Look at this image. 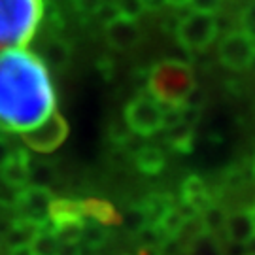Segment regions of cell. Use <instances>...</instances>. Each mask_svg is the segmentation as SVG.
<instances>
[{
    "instance_id": "6da1fadb",
    "label": "cell",
    "mask_w": 255,
    "mask_h": 255,
    "mask_svg": "<svg viewBox=\"0 0 255 255\" xmlns=\"http://www.w3.org/2000/svg\"><path fill=\"white\" fill-rule=\"evenodd\" d=\"M57 112L49 68L28 49L0 53V128L23 134Z\"/></svg>"
},
{
    "instance_id": "7a4b0ae2",
    "label": "cell",
    "mask_w": 255,
    "mask_h": 255,
    "mask_svg": "<svg viewBox=\"0 0 255 255\" xmlns=\"http://www.w3.org/2000/svg\"><path fill=\"white\" fill-rule=\"evenodd\" d=\"M46 15V0H0V51L23 49Z\"/></svg>"
},
{
    "instance_id": "3957f363",
    "label": "cell",
    "mask_w": 255,
    "mask_h": 255,
    "mask_svg": "<svg viewBox=\"0 0 255 255\" xmlns=\"http://www.w3.org/2000/svg\"><path fill=\"white\" fill-rule=\"evenodd\" d=\"M147 85L159 104L180 106L195 89L193 68L183 61H161L151 68L147 76Z\"/></svg>"
},
{
    "instance_id": "277c9868",
    "label": "cell",
    "mask_w": 255,
    "mask_h": 255,
    "mask_svg": "<svg viewBox=\"0 0 255 255\" xmlns=\"http://www.w3.org/2000/svg\"><path fill=\"white\" fill-rule=\"evenodd\" d=\"M218 36V21L210 13L191 11L189 15L178 21L176 40L180 47L187 51H202Z\"/></svg>"
},
{
    "instance_id": "5b68a950",
    "label": "cell",
    "mask_w": 255,
    "mask_h": 255,
    "mask_svg": "<svg viewBox=\"0 0 255 255\" xmlns=\"http://www.w3.org/2000/svg\"><path fill=\"white\" fill-rule=\"evenodd\" d=\"M55 197L49 193V189L42 187H25L21 189L15 199V212L17 221H25L34 227L42 229L51 225V208H53Z\"/></svg>"
},
{
    "instance_id": "8992f818",
    "label": "cell",
    "mask_w": 255,
    "mask_h": 255,
    "mask_svg": "<svg viewBox=\"0 0 255 255\" xmlns=\"http://www.w3.org/2000/svg\"><path fill=\"white\" fill-rule=\"evenodd\" d=\"M163 106L151 97H136L125 110V125L140 136H151L161 130Z\"/></svg>"
},
{
    "instance_id": "52a82bcc",
    "label": "cell",
    "mask_w": 255,
    "mask_h": 255,
    "mask_svg": "<svg viewBox=\"0 0 255 255\" xmlns=\"http://www.w3.org/2000/svg\"><path fill=\"white\" fill-rule=\"evenodd\" d=\"M68 134V125L57 112L46 121H42L40 125L30 128L27 132H23V142L25 146L34 149L38 153H49L64 142V138Z\"/></svg>"
},
{
    "instance_id": "ba28073f",
    "label": "cell",
    "mask_w": 255,
    "mask_h": 255,
    "mask_svg": "<svg viewBox=\"0 0 255 255\" xmlns=\"http://www.w3.org/2000/svg\"><path fill=\"white\" fill-rule=\"evenodd\" d=\"M255 51V44L252 38H248L242 30L229 32L219 44V61L229 70H244L250 64V59Z\"/></svg>"
},
{
    "instance_id": "9c48e42d",
    "label": "cell",
    "mask_w": 255,
    "mask_h": 255,
    "mask_svg": "<svg viewBox=\"0 0 255 255\" xmlns=\"http://www.w3.org/2000/svg\"><path fill=\"white\" fill-rule=\"evenodd\" d=\"M104 34H106V40L112 47H116L119 51H127L140 42L142 30H140L136 21L119 15L114 21H110L108 25H104Z\"/></svg>"
},
{
    "instance_id": "30bf717a",
    "label": "cell",
    "mask_w": 255,
    "mask_h": 255,
    "mask_svg": "<svg viewBox=\"0 0 255 255\" xmlns=\"http://www.w3.org/2000/svg\"><path fill=\"white\" fill-rule=\"evenodd\" d=\"M28 159L30 157L27 151L17 149L8 163L0 168V176L9 187H15L21 191L28 185Z\"/></svg>"
},
{
    "instance_id": "8fae6325",
    "label": "cell",
    "mask_w": 255,
    "mask_h": 255,
    "mask_svg": "<svg viewBox=\"0 0 255 255\" xmlns=\"http://www.w3.org/2000/svg\"><path fill=\"white\" fill-rule=\"evenodd\" d=\"M182 199L187 206H191L197 214H201L208 204H212L208 187L199 176H187L182 185Z\"/></svg>"
},
{
    "instance_id": "7c38bea8",
    "label": "cell",
    "mask_w": 255,
    "mask_h": 255,
    "mask_svg": "<svg viewBox=\"0 0 255 255\" xmlns=\"http://www.w3.org/2000/svg\"><path fill=\"white\" fill-rule=\"evenodd\" d=\"M82 210L83 218L99 221L102 225H119L121 223V216L118 214V210L114 208L110 202L102 201V199H87L82 201Z\"/></svg>"
},
{
    "instance_id": "4fadbf2b",
    "label": "cell",
    "mask_w": 255,
    "mask_h": 255,
    "mask_svg": "<svg viewBox=\"0 0 255 255\" xmlns=\"http://www.w3.org/2000/svg\"><path fill=\"white\" fill-rule=\"evenodd\" d=\"M225 233L231 242L246 244L250 238L255 235L254 223L250 218V212H235L225 219Z\"/></svg>"
},
{
    "instance_id": "5bb4252c",
    "label": "cell",
    "mask_w": 255,
    "mask_h": 255,
    "mask_svg": "<svg viewBox=\"0 0 255 255\" xmlns=\"http://www.w3.org/2000/svg\"><path fill=\"white\" fill-rule=\"evenodd\" d=\"M40 59L46 63L47 68H49V64L55 66V68H64L70 61V46L64 42L63 38H49L46 42V46H44V53H42Z\"/></svg>"
},
{
    "instance_id": "9a60e30c",
    "label": "cell",
    "mask_w": 255,
    "mask_h": 255,
    "mask_svg": "<svg viewBox=\"0 0 255 255\" xmlns=\"http://www.w3.org/2000/svg\"><path fill=\"white\" fill-rule=\"evenodd\" d=\"M136 166L144 174H159L164 168V155L159 147L155 146H144L140 147L136 153Z\"/></svg>"
},
{
    "instance_id": "2e32d148",
    "label": "cell",
    "mask_w": 255,
    "mask_h": 255,
    "mask_svg": "<svg viewBox=\"0 0 255 255\" xmlns=\"http://www.w3.org/2000/svg\"><path fill=\"white\" fill-rule=\"evenodd\" d=\"M110 233L108 227L102 225L99 221H93V219H85L82 227V237H80V242L83 246L91 248V250H97V248H102L108 240Z\"/></svg>"
},
{
    "instance_id": "e0dca14e",
    "label": "cell",
    "mask_w": 255,
    "mask_h": 255,
    "mask_svg": "<svg viewBox=\"0 0 255 255\" xmlns=\"http://www.w3.org/2000/svg\"><path fill=\"white\" fill-rule=\"evenodd\" d=\"M30 252L32 255H57V250H59V240L53 235L51 231V225L47 227H42L36 231V235L30 240Z\"/></svg>"
},
{
    "instance_id": "ac0fdd59",
    "label": "cell",
    "mask_w": 255,
    "mask_h": 255,
    "mask_svg": "<svg viewBox=\"0 0 255 255\" xmlns=\"http://www.w3.org/2000/svg\"><path fill=\"white\" fill-rule=\"evenodd\" d=\"M166 140L168 144L182 153H191L193 151V142H195V130L189 125H176V127L166 130Z\"/></svg>"
},
{
    "instance_id": "d6986e66",
    "label": "cell",
    "mask_w": 255,
    "mask_h": 255,
    "mask_svg": "<svg viewBox=\"0 0 255 255\" xmlns=\"http://www.w3.org/2000/svg\"><path fill=\"white\" fill-rule=\"evenodd\" d=\"M185 255H223V250L219 246L216 235L201 233L199 237L191 238L187 242Z\"/></svg>"
},
{
    "instance_id": "ffe728a7",
    "label": "cell",
    "mask_w": 255,
    "mask_h": 255,
    "mask_svg": "<svg viewBox=\"0 0 255 255\" xmlns=\"http://www.w3.org/2000/svg\"><path fill=\"white\" fill-rule=\"evenodd\" d=\"M183 221H185V219H183V216L178 212V208L170 206V208L161 216V219L155 223V227L161 231V235H163L166 240H172V238H178Z\"/></svg>"
},
{
    "instance_id": "44dd1931",
    "label": "cell",
    "mask_w": 255,
    "mask_h": 255,
    "mask_svg": "<svg viewBox=\"0 0 255 255\" xmlns=\"http://www.w3.org/2000/svg\"><path fill=\"white\" fill-rule=\"evenodd\" d=\"M53 180H55V172L49 164L36 163V161H30V159H28V185H30V187L47 189L49 183L53 182Z\"/></svg>"
},
{
    "instance_id": "7402d4cb",
    "label": "cell",
    "mask_w": 255,
    "mask_h": 255,
    "mask_svg": "<svg viewBox=\"0 0 255 255\" xmlns=\"http://www.w3.org/2000/svg\"><path fill=\"white\" fill-rule=\"evenodd\" d=\"M199 218H201V223H202V227H204V231L210 233V235H216L218 231H221V229L225 227L227 214H225V210L216 206V204H208V206L199 214Z\"/></svg>"
},
{
    "instance_id": "603a6c76",
    "label": "cell",
    "mask_w": 255,
    "mask_h": 255,
    "mask_svg": "<svg viewBox=\"0 0 255 255\" xmlns=\"http://www.w3.org/2000/svg\"><path fill=\"white\" fill-rule=\"evenodd\" d=\"M134 235H136V238L140 240L142 246H163L164 242H166V238L161 235V231L155 227V225H151V223L144 225Z\"/></svg>"
},
{
    "instance_id": "cb8c5ba5",
    "label": "cell",
    "mask_w": 255,
    "mask_h": 255,
    "mask_svg": "<svg viewBox=\"0 0 255 255\" xmlns=\"http://www.w3.org/2000/svg\"><path fill=\"white\" fill-rule=\"evenodd\" d=\"M121 223L130 233H138L144 225H147V218L146 214H144V210H142V206H132L125 214V218H121Z\"/></svg>"
},
{
    "instance_id": "d4e9b609",
    "label": "cell",
    "mask_w": 255,
    "mask_h": 255,
    "mask_svg": "<svg viewBox=\"0 0 255 255\" xmlns=\"http://www.w3.org/2000/svg\"><path fill=\"white\" fill-rule=\"evenodd\" d=\"M114 2H116V6H118L121 17L138 21L140 15L144 13V8H142L140 0H114Z\"/></svg>"
},
{
    "instance_id": "484cf974",
    "label": "cell",
    "mask_w": 255,
    "mask_h": 255,
    "mask_svg": "<svg viewBox=\"0 0 255 255\" xmlns=\"http://www.w3.org/2000/svg\"><path fill=\"white\" fill-rule=\"evenodd\" d=\"M240 23H242V32H244L248 38H252L255 44V0L244 8L242 17H240Z\"/></svg>"
},
{
    "instance_id": "4316f807",
    "label": "cell",
    "mask_w": 255,
    "mask_h": 255,
    "mask_svg": "<svg viewBox=\"0 0 255 255\" xmlns=\"http://www.w3.org/2000/svg\"><path fill=\"white\" fill-rule=\"evenodd\" d=\"M95 15L99 17L101 23L108 25L110 21H114L116 17H119V9H118V6H116V2H114V0H104V2L101 4V8L97 9V13H95Z\"/></svg>"
},
{
    "instance_id": "83f0119b",
    "label": "cell",
    "mask_w": 255,
    "mask_h": 255,
    "mask_svg": "<svg viewBox=\"0 0 255 255\" xmlns=\"http://www.w3.org/2000/svg\"><path fill=\"white\" fill-rule=\"evenodd\" d=\"M182 123V114H180V106H166L163 112V119H161V128L168 130V128L176 127Z\"/></svg>"
},
{
    "instance_id": "f1b7e54d",
    "label": "cell",
    "mask_w": 255,
    "mask_h": 255,
    "mask_svg": "<svg viewBox=\"0 0 255 255\" xmlns=\"http://www.w3.org/2000/svg\"><path fill=\"white\" fill-rule=\"evenodd\" d=\"M180 114H182V123L195 127L201 119V106H191V104H180Z\"/></svg>"
},
{
    "instance_id": "f546056e",
    "label": "cell",
    "mask_w": 255,
    "mask_h": 255,
    "mask_svg": "<svg viewBox=\"0 0 255 255\" xmlns=\"http://www.w3.org/2000/svg\"><path fill=\"white\" fill-rule=\"evenodd\" d=\"M104 0H74V8L83 17H91L97 13V9L101 8Z\"/></svg>"
},
{
    "instance_id": "4dcf8cb0",
    "label": "cell",
    "mask_w": 255,
    "mask_h": 255,
    "mask_svg": "<svg viewBox=\"0 0 255 255\" xmlns=\"http://www.w3.org/2000/svg\"><path fill=\"white\" fill-rule=\"evenodd\" d=\"M189 6L193 8V11L214 15L219 9V6H221V0H191Z\"/></svg>"
},
{
    "instance_id": "1f68e13d",
    "label": "cell",
    "mask_w": 255,
    "mask_h": 255,
    "mask_svg": "<svg viewBox=\"0 0 255 255\" xmlns=\"http://www.w3.org/2000/svg\"><path fill=\"white\" fill-rule=\"evenodd\" d=\"M15 151H17V149L11 146L6 138L0 136V168L8 163L11 157H13V153H15Z\"/></svg>"
},
{
    "instance_id": "d6a6232c",
    "label": "cell",
    "mask_w": 255,
    "mask_h": 255,
    "mask_svg": "<svg viewBox=\"0 0 255 255\" xmlns=\"http://www.w3.org/2000/svg\"><path fill=\"white\" fill-rule=\"evenodd\" d=\"M140 4L144 11H161L166 2L164 0H140Z\"/></svg>"
},
{
    "instance_id": "836d02e7",
    "label": "cell",
    "mask_w": 255,
    "mask_h": 255,
    "mask_svg": "<svg viewBox=\"0 0 255 255\" xmlns=\"http://www.w3.org/2000/svg\"><path fill=\"white\" fill-rule=\"evenodd\" d=\"M223 255H246V246L244 244H237V242H231L227 252H223Z\"/></svg>"
},
{
    "instance_id": "e575fe53",
    "label": "cell",
    "mask_w": 255,
    "mask_h": 255,
    "mask_svg": "<svg viewBox=\"0 0 255 255\" xmlns=\"http://www.w3.org/2000/svg\"><path fill=\"white\" fill-rule=\"evenodd\" d=\"M138 255H164L163 246H142L138 250Z\"/></svg>"
},
{
    "instance_id": "d590c367",
    "label": "cell",
    "mask_w": 255,
    "mask_h": 255,
    "mask_svg": "<svg viewBox=\"0 0 255 255\" xmlns=\"http://www.w3.org/2000/svg\"><path fill=\"white\" fill-rule=\"evenodd\" d=\"M9 255H32V252H30L28 246H19V248H11Z\"/></svg>"
},
{
    "instance_id": "8d00e7d4",
    "label": "cell",
    "mask_w": 255,
    "mask_h": 255,
    "mask_svg": "<svg viewBox=\"0 0 255 255\" xmlns=\"http://www.w3.org/2000/svg\"><path fill=\"white\" fill-rule=\"evenodd\" d=\"M244 246H246V255H255V235L248 240Z\"/></svg>"
},
{
    "instance_id": "74e56055",
    "label": "cell",
    "mask_w": 255,
    "mask_h": 255,
    "mask_svg": "<svg viewBox=\"0 0 255 255\" xmlns=\"http://www.w3.org/2000/svg\"><path fill=\"white\" fill-rule=\"evenodd\" d=\"M248 68H250V70L255 74V51H254V55H252V59H250V64H248Z\"/></svg>"
},
{
    "instance_id": "f35d334b",
    "label": "cell",
    "mask_w": 255,
    "mask_h": 255,
    "mask_svg": "<svg viewBox=\"0 0 255 255\" xmlns=\"http://www.w3.org/2000/svg\"><path fill=\"white\" fill-rule=\"evenodd\" d=\"M250 218H252V223H254V231H255V206L250 210Z\"/></svg>"
},
{
    "instance_id": "ab89813d",
    "label": "cell",
    "mask_w": 255,
    "mask_h": 255,
    "mask_svg": "<svg viewBox=\"0 0 255 255\" xmlns=\"http://www.w3.org/2000/svg\"><path fill=\"white\" fill-rule=\"evenodd\" d=\"M254 172H255V159H254Z\"/></svg>"
}]
</instances>
